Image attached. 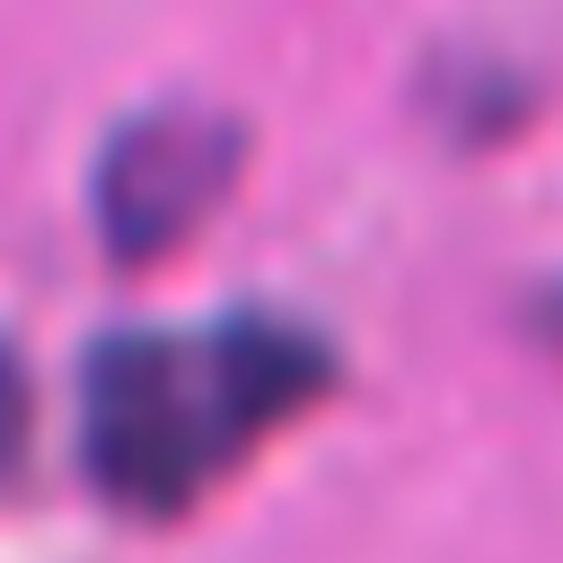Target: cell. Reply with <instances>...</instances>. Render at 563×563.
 Returning <instances> with one entry per match:
<instances>
[{"label": "cell", "mask_w": 563, "mask_h": 563, "mask_svg": "<svg viewBox=\"0 0 563 563\" xmlns=\"http://www.w3.org/2000/svg\"><path fill=\"white\" fill-rule=\"evenodd\" d=\"M18 457H26V369H18V352L0 343V484L18 475Z\"/></svg>", "instance_id": "3"}, {"label": "cell", "mask_w": 563, "mask_h": 563, "mask_svg": "<svg viewBox=\"0 0 563 563\" xmlns=\"http://www.w3.org/2000/svg\"><path fill=\"white\" fill-rule=\"evenodd\" d=\"M334 378L325 343L282 317H229L194 334H114L88 352L79 449L114 510L167 519L211 493L282 413Z\"/></svg>", "instance_id": "1"}, {"label": "cell", "mask_w": 563, "mask_h": 563, "mask_svg": "<svg viewBox=\"0 0 563 563\" xmlns=\"http://www.w3.org/2000/svg\"><path fill=\"white\" fill-rule=\"evenodd\" d=\"M238 176V123L211 106H167L114 132L97 158V229L114 255H167Z\"/></svg>", "instance_id": "2"}]
</instances>
